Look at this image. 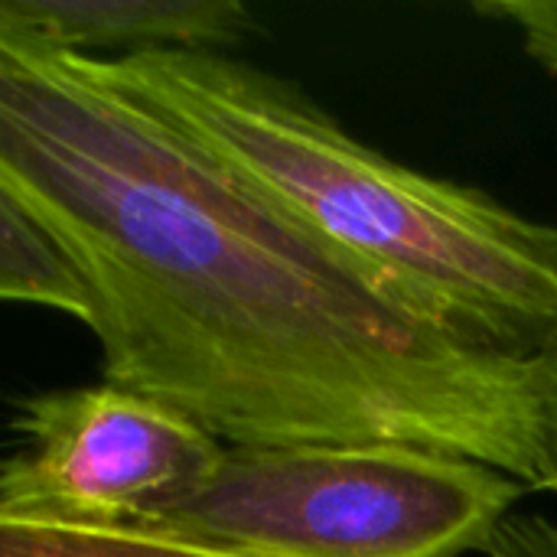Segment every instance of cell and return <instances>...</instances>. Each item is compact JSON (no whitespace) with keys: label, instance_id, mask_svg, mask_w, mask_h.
<instances>
[{"label":"cell","instance_id":"obj_4","mask_svg":"<svg viewBox=\"0 0 557 557\" xmlns=\"http://www.w3.org/2000/svg\"><path fill=\"white\" fill-rule=\"evenodd\" d=\"M13 431L0 522L69 532H147L196 496L225 454L183 411L111 382L29 395Z\"/></svg>","mask_w":557,"mask_h":557},{"label":"cell","instance_id":"obj_6","mask_svg":"<svg viewBox=\"0 0 557 557\" xmlns=\"http://www.w3.org/2000/svg\"><path fill=\"white\" fill-rule=\"evenodd\" d=\"M0 294L91 326V290L69 248L13 196L0 193Z\"/></svg>","mask_w":557,"mask_h":557},{"label":"cell","instance_id":"obj_7","mask_svg":"<svg viewBox=\"0 0 557 557\" xmlns=\"http://www.w3.org/2000/svg\"><path fill=\"white\" fill-rule=\"evenodd\" d=\"M0 557H238L147 532H69L0 522Z\"/></svg>","mask_w":557,"mask_h":557},{"label":"cell","instance_id":"obj_2","mask_svg":"<svg viewBox=\"0 0 557 557\" xmlns=\"http://www.w3.org/2000/svg\"><path fill=\"white\" fill-rule=\"evenodd\" d=\"M104 75L382 290L512 359L557 343V228L349 137L297 85L228 52L150 49Z\"/></svg>","mask_w":557,"mask_h":557},{"label":"cell","instance_id":"obj_10","mask_svg":"<svg viewBox=\"0 0 557 557\" xmlns=\"http://www.w3.org/2000/svg\"><path fill=\"white\" fill-rule=\"evenodd\" d=\"M539 362V398H542V480L539 490L557 496V343Z\"/></svg>","mask_w":557,"mask_h":557},{"label":"cell","instance_id":"obj_3","mask_svg":"<svg viewBox=\"0 0 557 557\" xmlns=\"http://www.w3.org/2000/svg\"><path fill=\"white\" fill-rule=\"evenodd\" d=\"M525 483L411 444L225 447L147 535L238 557H463L493 545Z\"/></svg>","mask_w":557,"mask_h":557},{"label":"cell","instance_id":"obj_9","mask_svg":"<svg viewBox=\"0 0 557 557\" xmlns=\"http://www.w3.org/2000/svg\"><path fill=\"white\" fill-rule=\"evenodd\" d=\"M486 557H557V525L545 516H509Z\"/></svg>","mask_w":557,"mask_h":557},{"label":"cell","instance_id":"obj_8","mask_svg":"<svg viewBox=\"0 0 557 557\" xmlns=\"http://www.w3.org/2000/svg\"><path fill=\"white\" fill-rule=\"evenodd\" d=\"M473 10L509 23L522 36L525 52L557 75V0H480Z\"/></svg>","mask_w":557,"mask_h":557},{"label":"cell","instance_id":"obj_5","mask_svg":"<svg viewBox=\"0 0 557 557\" xmlns=\"http://www.w3.org/2000/svg\"><path fill=\"white\" fill-rule=\"evenodd\" d=\"M0 29L91 55L121 46V55L150 49L222 52L261 26L238 0H0Z\"/></svg>","mask_w":557,"mask_h":557},{"label":"cell","instance_id":"obj_1","mask_svg":"<svg viewBox=\"0 0 557 557\" xmlns=\"http://www.w3.org/2000/svg\"><path fill=\"white\" fill-rule=\"evenodd\" d=\"M0 193L91 290L101 382L228 447L411 444L539 490V362L401 304L219 166L98 55L0 29Z\"/></svg>","mask_w":557,"mask_h":557}]
</instances>
